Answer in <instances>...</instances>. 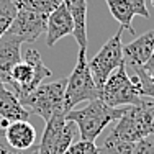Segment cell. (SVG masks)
Instances as JSON below:
<instances>
[{"mask_svg":"<svg viewBox=\"0 0 154 154\" xmlns=\"http://www.w3.org/2000/svg\"><path fill=\"white\" fill-rule=\"evenodd\" d=\"M0 154H38V144H35L30 149H25V151H20V149H15L5 141V136L0 138Z\"/></svg>","mask_w":154,"mask_h":154,"instance_id":"7402d4cb","label":"cell"},{"mask_svg":"<svg viewBox=\"0 0 154 154\" xmlns=\"http://www.w3.org/2000/svg\"><path fill=\"white\" fill-rule=\"evenodd\" d=\"M134 144L136 143L120 141V139H113L107 136L102 148H98V154H133Z\"/></svg>","mask_w":154,"mask_h":154,"instance_id":"ac0fdd59","label":"cell"},{"mask_svg":"<svg viewBox=\"0 0 154 154\" xmlns=\"http://www.w3.org/2000/svg\"><path fill=\"white\" fill-rule=\"evenodd\" d=\"M126 107H110L102 98L90 100L87 107L67 112L66 120L72 122L79 130L80 139L84 141H94L100 136V133L112 122H118L125 113Z\"/></svg>","mask_w":154,"mask_h":154,"instance_id":"6da1fadb","label":"cell"},{"mask_svg":"<svg viewBox=\"0 0 154 154\" xmlns=\"http://www.w3.org/2000/svg\"><path fill=\"white\" fill-rule=\"evenodd\" d=\"M66 85H67V79L41 84L33 92L20 97V102L30 113H36L45 122H49L56 115H67Z\"/></svg>","mask_w":154,"mask_h":154,"instance_id":"3957f363","label":"cell"},{"mask_svg":"<svg viewBox=\"0 0 154 154\" xmlns=\"http://www.w3.org/2000/svg\"><path fill=\"white\" fill-rule=\"evenodd\" d=\"M75 125L66 120V115H56L46 122L41 141L38 143V154H66L74 141Z\"/></svg>","mask_w":154,"mask_h":154,"instance_id":"ba28073f","label":"cell"},{"mask_svg":"<svg viewBox=\"0 0 154 154\" xmlns=\"http://www.w3.org/2000/svg\"><path fill=\"white\" fill-rule=\"evenodd\" d=\"M74 20V38L79 49L87 51V0H62Z\"/></svg>","mask_w":154,"mask_h":154,"instance_id":"2e32d148","label":"cell"},{"mask_svg":"<svg viewBox=\"0 0 154 154\" xmlns=\"http://www.w3.org/2000/svg\"><path fill=\"white\" fill-rule=\"evenodd\" d=\"M18 12L15 0H0V38L10 28L13 18Z\"/></svg>","mask_w":154,"mask_h":154,"instance_id":"d6986e66","label":"cell"},{"mask_svg":"<svg viewBox=\"0 0 154 154\" xmlns=\"http://www.w3.org/2000/svg\"><path fill=\"white\" fill-rule=\"evenodd\" d=\"M123 31L125 30L120 26V30L100 48V51H98L89 62L90 72H92L95 84L98 85V89L103 85L105 80H107L120 66L126 64V62H125V56H123V41H122Z\"/></svg>","mask_w":154,"mask_h":154,"instance_id":"52a82bcc","label":"cell"},{"mask_svg":"<svg viewBox=\"0 0 154 154\" xmlns=\"http://www.w3.org/2000/svg\"><path fill=\"white\" fill-rule=\"evenodd\" d=\"M85 53V49H79L77 64L71 75L67 77V85H66V110L67 112H71L80 102H90L100 97V89L95 84V79L90 72Z\"/></svg>","mask_w":154,"mask_h":154,"instance_id":"8992f818","label":"cell"},{"mask_svg":"<svg viewBox=\"0 0 154 154\" xmlns=\"http://www.w3.org/2000/svg\"><path fill=\"white\" fill-rule=\"evenodd\" d=\"M74 33V20H72L69 10L66 8L64 2L59 3L56 10L48 17L46 25V45L54 46L61 38Z\"/></svg>","mask_w":154,"mask_h":154,"instance_id":"8fae6325","label":"cell"},{"mask_svg":"<svg viewBox=\"0 0 154 154\" xmlns=\"http://www.w3.org/2000/svg\"><path fill=\"white\" fill-rule=\"evenodd\" d=\"M108 5V10L112 17L120 23L123 30H128L131 35H134V28L131 25L133 17L149 18V12L144 0H105Z\"/></svg>","mask_w":154,"mask_h":154,"instance_id":"30bf717a","label":"cell"},{"mask_svg":"<svg viewBox=\"0 0 154 154\" xmlns=\"http://www.w3.org/2000/svg\"><path fill=\"white\" fill-rule=\"evenodd\" d=\"M141 69L144 71V74L149 77V80L154 82V53H152V56L149 57V61L146 62L144 66H141Z\"/></svg>","mask_w":154,"mask_h":154,"instance_id":"cb8c5ba5","label":"cell"},{"mask_svg":"<svg viewBox=\"0 0 154 154\" xmlns=\"http://www.w3.org/2000/svg\"><path fill=\"white\" fill-rule=\"evenodd\" d=\"M61 2L62 0H15V5L18 10H26L36 15L49 17L59 7Z\"/></svg>","mask_w":154,"mask_h":154,"instance_id":"e0dca14e","label":"cell"},{"mask_svg":"<svg viewBox=\"0 0 154 154\" xmlns=\"http://www.w3.org/2000/svg\"><path fill=\"white\" fill-rule=\"evenodd\" d=\"M31 113L21 105L20 98L15 92H12L8 85L0 82V116L8 122H28Z\"/></svg>","mask_w":154,"mask_h":154,"instance_id":"9a60e30c","label":"cell"},{"mask_svg":"<svg viewBox=\"0 0 154 154\" xmlns=\"http://www.w3.org/2000/svg\"><path fill=\"white\" fill-rule=\"evenodd\" d=\"M53 72L43 64V59L39 53L35 48H28L25 53V59L20 61L15 67L12 69V75H10V89L15 90L17 97H23V95L33 92L36 87L43 84L46 77H51Z\"/></svg>","mask_w":154,"mask_h":154,"instance_id":"277c9868","label":"cell"},{"mask_svg":"<svg viewBox=\"0 0 154 154\" xmlns=\"http://www.w3.org/2000/svg\"><path fill=\"white\" fill-rule=\"evenodd\" d=\"M66 154H98V148L95 146L94 141H84L80 139L79 143L69 146Z\"/></svg>","mask_w":154,"mask_h":154,"instance_id":"ffe728a7","label":"cell"},{"mask_svg":"<svg viewBox=\"0 0 154 154\" xmlns=\"http://www.w3.org/2000/svg\"><path fill=\"white\" fill-rule=\"evenodd\" d=\"M133 154H154V141L151 139H141L134 144Z\"/></svg>","mask_w":154,"mask_h":154,"instance_id":"603a6c76","label":"cell"},{"mask_svg":"<svg viewBox=\"0 0 154 154\" xmlns=\"http://www.w3.org/2000/svg\"><path fill=\"white\" fill-rule=\"evenodd\" d=\"M154 53V30H149L138 36L134 41L123 46L125 62L133 67H141L149 61Z\"/></svg>","mask_w":154,"mask_h":154,"instance_id":"4fadbf2b","label":"cell"},{"mask_svg":"<svg viewBox=\"0 0 154 154\" xmlns=\"http://www.w3.org/2000/svg\"><path fill=\"white\" fill-rule=\"evenodd\" d=\"M151 134H154V100L141 97L138 103L126 107L108 136L120 141L138 143Z\"/></svg>","mask_w":154,"mask_h":154,"instance_id":"7a4b0ae2","label":"cell"},{"mask_svg":"<svg viewBox=\"0 0 154 154\" xmlns=\"http://www.w3.org/2000/svg\"><path fill=\"white\" fill-rule=\"evenodd\" d=\"M134 72H136L139 82H141V95L143 97H149L154 100V82L152 80H149V77L144 74V71H143L141 67H133Z\"/></svg>","mask_w":154,"mask_h":154,"instance_id":"44dd1931","label":"cell"},{"mask_svg":"<svg viewBox=\"0 0 154 154\" xmlns=\"http://www.w3.org/2000/svg\"><path fill=\"white\" fill-rule=\"evenodd\" d=\"M151 3H152V7H154V0H151Z\"/></svg>","mask_w":154,"mask_h":154,"instance_id":"484cf974","label":"cell"},{"mask_svg":"<svg viewBox=\"0 0 154 154\" xmlns=\"http://www.w3.org/2000/svg\"><path fill=\"white\" fill-rule=\"evenodd\" d=\"M3 136L5 141L8 143L12 148L25 151L30 149L36 144V130L30 122H12L8 126L3 130Z\"/></svg>","mask_w":154,"mask_h":154,"instance_id":"5bb4252c","label":"cell"},{"mask_svg":"<svg viewBox=\"0 0 154 154\" xmlns=\"http://www.w3.org/2000/svg\"><path fill=\"white\" fill-rule=\"evenodd\" d=\"M2 136H3V130L0 128V138H2Z\"/></svg>","mask_w":154,"mask_h":154,"instance_id":"d4e9b609","label":"cell"},{"mask_svg":"<svg viewBox=\"0 0 154 154\" xmlns=\"http://www.w3.org/2000/svg\"><path fill=\"white\" fill-rule=\"evenodd\" d=\"M141 82L138 75L130 77L126 66H120L100 87V97L110 107H128L134 105L141 98Z\"/></svg>","mask_w":154,"mask_h":154,"instance_id":"5b68a950","label":"cell"},{"mask_svg":"<svg viewBox=\"0 0 154 154\" xmlns=\"http://www.w3.org/2000/svg\"><path fill=\"white\" fill-rule=\"evenodd\" d=\"M48 17L36 15V13L18 10L7 33L18 38L21 43H35L41 33L46 31Z\"/></svg>","mask_w":154,"mask_h":154,"instance_id":"9c48e42d","label":"cell"},{"mask_svg":"<svg viewBox=\"0 0 154 154\" xmlns=\"http://www.w3.org/2000/svg\"><path fill=\"white\" fill-rule=\"evenodd\" d=\"M20 48L21 41L8 33L0 38V82L5 85H10L12 69L21 61Z\"/></svg>","mask_w":154,"mask_h":154,"instance_id":"7c38bea8","label":"cell"}]
</instances>
